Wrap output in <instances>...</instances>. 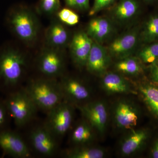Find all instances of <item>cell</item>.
<instances>
[{"mask_svg": "<svg viewBox=\"0 0 158 158\" xmlns=\"http://www.w3.org/2000/svg\"><path fill=\"white\" fill-rule=\"evenodd\" d=\"M140 30L134 26L113 39L107 47L111 57L118 60L133 56L140 42Z\"/></svg>", "mask_w": 158, "mask_h": 158, "instance_id": "obj_7", "label": "cell"}, {"mask_svg": "<svg viewBox=\"0 0 158 158\" xmlns=\"http://www.w3.org/2000/svg\"><path fill=\"white\" fill-rule=\"evenodd\" d=\"M76 106L94 129L101 135L105 132L107 125L108 112L104 103L101 101L88 102Z\"/></svg>", "mask_w": 158, "mask_h": 158, "instance_id": "obj_13", "label": "cell"}, {"mask_svg": "<svg viewBox=\"0 0 158 158\" xmlns=\"http://www.w3.org/2000/svg\"><path fill=\"white\" fill-rule=\"evenodd\" d=\"M60 9V0H40L37 7L38 13L48 16L56 15Z\"/></svg>", "mask_w": 158, "mask_h": 158, "instance_id": "obj_26", "label": "cell"}, {"mask_svg": "<svg viewBox=\"0 0 158 158\" xmlns=\"http://www.w3.org/2000/svg\"><path fill=\"white\" fill-rule=\"evenodd\" d=\"M27 65L26 55L15 46L0 47V92L6 95L20 88Z\"/></svg>", "mask_w": 158, "mask_h": 158, "instance_id": "obj_1", "label": "cell"}, {"mask_svg": "<svg viewBox=\"0 0 158 158\" xmlns=\"http://www.w3.org/2000/svg\"><path fill=\"white\" fill-rule=\"evenodd\" d=\"M93 40L86 31H77L72 36L68 47L71 58L74 65L80 69L85 68Z\"/></svg>", "mask_w": 158, "mask_h": 158, "instance_id": "obj_10", "label": "cell"}, {"mask_svg": "<svg viewBox=\"0 0 158 158\" xmlns=\"http://www.w3.org/2000/svg\"><path fill=\"white\" fill-rule=\"evenodd\" d=\"M60 78L59 81L64 100L76 106L88 102L90 90L85 83L78 79L64 75Z\"/></svg>", "mask_w": 158, "mask_h": 158, "instance_id": "obj_12", "label": "cell"}, {"mask_svg": "<svg viewBox=\"0 0 158 158\" xmlns=\"http://www.w3.org/2000/svg\"><path fill=\"white\" fill-rule=\"evenodd\" d=\"M140 61L138 57L130 56L118 59L115 64V68L119 72L127 75H138L142 71Z\"/></svg>", "mask_w": 158, "mask_h": 158, "instance_id": "obj_23", "label": "cell"}, {"mask_svg": "<svg viewBox=\"0 0 158 158\" xmlns=\"http://www.w3.org/2000/svg\"><path fill=\"white\" fill-rule=\"evenodd\" d=\"M64 154L69 158H102L106 152L102 148L91 147L88 144L75 146L66 150Z\"/></svg>", "mask_w": 158, "mask_h": 158, "instance_id": "obj_21", "label": "cell"}, {"mask_svg": "<svg viewBox=\"0 0 158 158\" xmlns=\"http://www.w3.org/2000/svg\"><path fill=\"white\" fill-rule=\"evenodd\" d=\"M5 23L18 39L28 45L34 44L39 35L40 23L33 10L23 5H15L7 11Z\"/></svg>", "mask_w": 158, "mask_h": 158, "instance_id": "obj_2", "label": "cell"}, {"mask_svg": "<svg viewBox=\"0 0 158 158\" xmlns=\"http://www.w3.org/2000/svg\"><path fill=\"white\" fill-rule=\"evenodd\" d=\"M152 156L154 158H158V139L154 144L152 151Z\"/></svg>", "mask_w": 158, "mask_h": 158, "instance_id": "obj_32", "label": "cell"}, {"mask_svg": "<svg viewBox=\"0 0 158 158\" xmlns=\"http://www.w3.org/2000/svg\"><path fill=\"white\" fill-rule=\"evenodd\" d=\"M151 76L152 81L158 84V62L152 64L151 68Z\"/></svg>", "mask_w": 158, "mask_h": 158, "instance_id": "obj_31", "label": "cell"}, {"mask_svg": "<svg viewBox=\"0 0 158 158\" xmlns=\"http://www.w3.org/2000/svg\"><path fill=\"white\" fill-rule=\"evenodd\" d=\"M141 1L148 4H152L158 2V0H141Z\"/></svg>", "mask_w": 158, "mask_h": 158, "instance_id": "obj_33", "label": "cell"}, {"mask_svg": "<svg viewBox=\"0 0 158 158\" xmlns=\"http://www.w3.org/2000/svg\"><path fill=\"white\" fill-rule=\"evenodd\" d=\"M102 84L105 91L111 94H127L132 91L128 82L116 73H106L102 79Z\"/></svg>", "mask_w": 158, "mask_h": 158, "instance_id": "obj_18", "label": "cell"}, {"mask_svg": "<svg viewBox=\"0 0 158 158\" xmlns=\"http://www.w3.org/2000/svg\"><path fill=\"white\" fill-rule=\"evenodd\" d=\"M146 64H152L158 60V41L146 44L137 52V56Z\"/></svg>", "mask_w": 158, "mask_h": 158, "instance_id": "obj_25", "label": "cell"}, {"mask_svg": "<svg viewBox=\"0 0 158 158\" xmlns=\"http://www.w3.org/2000/svg\"><path fill=\"white\" fill-rule=\"evenodd\" d=\"M37 69L43 77L57 79L64 75V50L44 46L37 57Z\"/></svg>", "mask_w": 158, "mask_h": 158, "instance_id": "obj_5", "label": "cell"}, {"mask_svg": "<svg viewBox=\"0 0 158 158\" xmlns=\"http://www.w3.org/2000/svg\"><path fill=\"white\" fill-rule=\"evenodd\" d=\"M158 62V61H157V62Z\"/></svg>", "mask_w": 158, "mask_h": 158, "instance_id": "obj_34", "label": "cell"}, {"mask_svg": "<svg viewBox=\"0 0 158 158\" xmlns=\"http://www.w3.org/2000/svg\"><path fill=\"white\" fill-rule=\"evenodd\" d=\"M71 37L64 24L58 18L55 19L44 33L45 46L64 50L68 47Z\"/></svg>", "mask_w": 158, "mask_h": 158, "instance_id": "obj_15", "label": "cell"}, {"mask_svg": "<svg viewBox=\"0 0 158 158\" xmlns=\"http://www.w3.org/2000/svg\"><path fill=\"white\" fill-rule=\"evenodd\" d=\"M141 0H119L111 6L110 14L116 25L126 26L138 17L141 9Z\"/></svg>", "mask_w": 158, "mask_h": 158, "instance_id": "obj_11", "label": "cell"}, {"mask_svg": "<svg viewBox=\"0 0 158 158\" xmlns=\"http://www.w3.org/2000/svg\"><path fill=\"white\" fill-rule=\"evenodd\" d=\"M79 15L73 11L66 20L65 24L71 26L75 25L79 23Z\"/></svg>", "mask_w": 158, "mask_h": 158, "instance_id": "obj_30", "label": "cell"}, {"mask_svg": "<svg viewBox=\"0 0 158 158\" xmlns=\"http://www.w3.org/2000/svg\"><path fill=\"white\" fill-rule=\"evenodd\" d=\"M94 128L85 119L76 127L71 135V141L75 146L88 145L94 137Z\"/></svg>", "mask_w": 158, "mask_h": 158, "instance_id": "obj_20", "label": "cell"}, {"mask_svg": "<svg viewBox=\"0 0 158 158\" xmlns=\"http://www.w3.org/2000/svg\"><path fill=\"white\" fill-rule=\"evenodd\" d=\"M0 148L4 155L13 158H27L31 151L22 136L10 128L0 131Z\"/></svg>", "mask_w": 158, "mask_h": 158, "instance_id": "obj_8", "label": "cell"}, {"mask_svg": "<svg viewBox=\"0 0 158 158\" xmlns=\"http://www.w3.org/2000/svg\"><path fill=\"white\" fill-rule=\"evenodd\" d=\"M67 8L79 11H86L90 9V0H64Z\"/></svg>", "mask_w": 158, "mask_h": 158, "instance_id": "obj_29", "label": "cell"}, {"mask_svg": "<svg viewBox=\"0 0 158 158\" xmlns=\"http://www.w3.org/2000/svg\"><path fill=\"white\" fill-rule=\"evenodd\" d=\"M4 101L17 127H23L28 124L38 110L25 88L22 87L6 94Z\"/></svg>", "mask_w": 158, "mask_h": 158, "instance_id": "obj_4", "label": "cell"}, {"mask_svg": "<svg viewBox=\"0 0 158 158\" xmlns=\"http://www.w3.org/2000/svg\"><path fill=\"white\" fill-rule=\"evenodd\" d=\"M24 88L38 110L47 113L64 100L57 79L42 76L31 80Z\"/></svg>", "mask_w": 158, "mask_h": 158, "instance_id": "obj_3", "label": "cell"}, {"mask_svg": "<svg viewBox=\"0 0 158 158\" xmlns=\"http://www.w3.org/2000/svg\"><path fill=\"white\" fill-rule=\"evenodd\" d=\"M30 139L33 148L41 155L52 156L58 152V140L44 124L32 130Z\"/></svg>", "mask_w": 158, "mask_h": 158, "instance_id": "obj_9", "label": "cell"}, {"mask_svg": "<svg viewBox=\"0 0 158 158\" xmlns=\"http://www.w3.org/2000/svg\"><path fill=\"white\" fill-rule=\"evenodd\" d=\"M72 104L64 100L50 111L44 124L57 139L67 132L73 118Z\"/></svg>", "mask_w": 158, "mask_h": 158, "instance_id": "obj_6", "label": "cell"}, {"mask_svg": "<svg viewBox=\"0 0 158 158\" xmlns=\"http://www.w3.org/2000/svg\"><path fill=\"white\" fill-rule=\"evenodd\" d=\"M10 118L4 99L0 98V131L9 128Z\"/></svg>", "mask_w": 158, "mask_h": 158, "instance_id": "obj_28", "label": "cell"}, {"mask_svg": "<svg viewBox=\"0 0 158 158\" xmlns=\"http://www.w3.org/2000/svg\"><path fill=\"white\" fill-rule=\"evenodd\" d=\"M140 41L144 44L158 41V15L150 16L141 28Z\"/></svg>", "mask_w": 158, "mask_h": 158, "instance_id": "obj_22", "label": "cell"}, {"mask_svg": "<svg viewBox=\"0 0 158 158\" xmlns=\"http://www.w3.org/2000/svg\"><path fill=\"white\" fill-rule=\"evenodd\" d=\"M115 119L118 127L131 129L138 124V114L130 104L126 102H120L116 106Z\"/></svg>", "mask_w": 158, "mask_h": 158, "instance_id": "obj_17", "label": "cell"}, {"mask_svg": "<svg viewBox=\"0 0 158 158\" xmlns=\"http://www.w3.org/2000/svg\"><path fill=\"white\" fill-rule=\"evenodd\" d=\"M117 0H94L93 6L89 10V15L93 16L100 11L113 6Z\"/></svg>", "mask_w": 158, "mask_h": 158, "instance_id": "obj_27", "label": "cell"}, {"mask_svg": "<svg viewBox=\"0 0 158 158\" xmlns=\"http://www.w3.org/2000/svg\"><path fill=\"white\" fill-rule=\"evenodd\" d=\"M111 58L107 47L93 41L85 68L92 74L103 75L110 66Z\"/></svg>", "mask_w": 158, "mask_h": 158, "instance_id": "obj_16", "label": "cell"}, {"mask_svg": "<svg viewBox=\"0 0 158 158\" xmlns=\"http://www.w3.org/2000/svg\"><path fill=\"white\" fill-rule=\"evenodd\" d=\"M147 137V132L145 130L133 131L122 143L120 147L121 153L126 156L135 153L142 146Z\"/></svg>", "mask_w": 158, "mask_h": 158, "instance_id": "obj_19", "label": "cell"}, {"mask_svg": "<svg viewBox=\"0 0 158 158\" xmlns=\"http://www.w3.org/2000/svg\"><path fill=\"white\" fill-rule=\"evenodd\" d=\"M116 26L110 18L94 17L89 21L85 31L93 41L103 44L114 36Z\"/></svg>", "mask_w": 158, "mask_h": 158, "instance_id": "obj_14", "label": "cell"}, {"mask_svg": "<svg viewBox=\"0 0 158 158\" xmlns=\"http://www.w3.org/2000/svg\"><path fill=\"white\" fill-rule=\"evenodd\" d=\"M140 90L144 101L153 113L158 116V88L153 85L141 86Z\"/></svg>", "mask_w": 158, "mask_h": 158, "instance_id": "obj_24", "label": "cell"}]
</instances>
